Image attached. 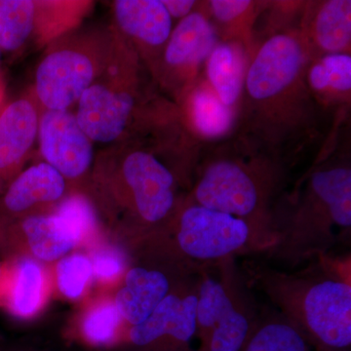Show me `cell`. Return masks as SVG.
<instances>
[{
  "instance_id": "1",
  "label": "cell",
  "mask_w": 351,
  "mask_h": 351,
  "mask_svg": "<svg viewBox=\"0 0 351 351\" xmlns=\"http://www.w3.org/2000/svg\"><path fill=\"white\" fill-rule=\"evenodd\" d=\"M311 54L300 29L276 32L252 49L239 137L287 163L315 138L320 107L307 86Z\"/></svg>"
},
{
  "instance_id": "2",
  "label": "cell",
  "mask_w": 351,
  "mask_h": 351,
  "mask_svg": "<svg viewBox=\"0 0 351 351\" xmlns=\"http://www.w3.org/2000/svg\"><path fill=\"white\" fill-rule=\"evenodd\" d=\"M241 271L249 287L262 291L314 351H350V258L328 254L295 272L247 262Z\"/></svg>"
},
{
  "instance_id": "3",
  "label": "cell",
  "mask_w": 351,
  "mask_h": 351,
  "mask_svg": "<svg viewBox=\"0 0 351 351\" xmlns=\"http://www.w3.org/2000/svg\"><path fill=\"white\" fill-rule=\"evenodd\" d=\"M232 145L198 163L186 199L243 219L269 251L276 242L274 214L287 178V163L243 138Z\"/></svg>"
},
{
  "instance_id": "4",
  "label": "cell",
  "mask_w": 351,
  "mask_h": 351,
  "mask_svg": "<svg viewBox=\"0 0 351 351\" xmlns=\"http://www.w3.org/2000/svg\"><path fill=\"white\" fill-rule=\"evenodd\" d=\"M351 228V168L332 164L313 170L286 214L274 217L276 245L269 258L295 267L328 255Z\"/></svg>"
},
{
  "instance_id": "5",
  "label": "cell",
  "mask_w": 351,
  "mask_h": 351,
  "mask_svg": "<svg viewBox=\"0 0 351 351\" xmlns=\"http://www.w3.org/2000/svg\"><path fill=\"white\" fill-rule=\"evenodd\" d=\"M141 239L152 260L195 267L267 251L258 233L243 219L186 197L169 221L143 233Z\"/></svg>"
},
{
  "instance_id": "6",
  "label": "cell",
  "mask_w": 351,
  "mask_h": 351,
  "mask_svg": "<svg viewBox=\"0 0 351 351\" xmlns=\"http://www.w3.org/2000/svg\"><path fill=\"white\" fill-rule=\"evenodd\" d=\"M144 69L137 51L120 34L112 61L77 101L76 119L93 143L123 142L144 120L151 110Z\"/></svg>"
},
{
  "instance_id": "7",
  "label": "cell",
  "mask_w": 351,
  "mask_h": 351,
  "mask_svg": "<svg viewBox=\"0 0 351 351\" xmlns=\"http://www.w3.org/2000/svg\"><path fill=\"white\" fill-rule=\"evenodd\" d=\"M117 27L73 29L48 45L36 71L41 110H66L107 69L119 47Z\"/></svg>"
},
{
  "instance_id": "8",
  "label": "cell",
  "mask_w": 351,
  "mask_h": 351,
  "mask_svg": "<svg viewBox=\"0 0 351 351\" xmlns=\"http://www.w3.org/2000/svg\"><path fill=\"white\" fill-rule=\"evenodd\" d=\"M219 41L204 9L193 11L175 25L152 75L179 100L202 76L208 57Z\"/></svg>"
},
{
  "instance_id": "9",
  "label": "cell",
  "mask_w": 351,
  "mask_h": 351,
  "mask_svg": "<svg viewBox=\"0 0 351 351\" xmlns=\"http://www.w3.org/2000/svg\"><path fill=\"white\" fill-rule=\"evenodd\" d=\"M198 274L177 286L147 319L130 327L125 338L130 351H193Z\"/></svg>"
},
{
  "instance_id": "10",
  "label": "cell",
  "mask_w": 351,
  "mask_h": 351,
  "mask_svg": "<svg viewBox=\"0 0 351 351\" xmlns=\"http://www.w3.org/2000/svg\"><path fill=\"white\" fill-rule=\"evenodd\" d=\"M38 141L44 162L66 180L83 177L94 162V143L71 110H41Z\"/></svg>"
},
{
  "instance_id": "11",
  "label": "cell",
  "mask_w": 351,
  "mask_h": 351,
  "mask_svg": "<svg viewBox=\"0 0 351 351\" xmlns=\"http://www.w3.org/2000/svg\"><path fill=\"white\" fill-rule=\"evenodd\" d=\"M162 263L161 267H135L127 272L114 304L131 326L147 319L177 286L205 267Z\"/></svg>"
},
{
  "instance_id": "12",
  "label": "cell",
  "mask_w": 351,
  "mask_h": 351,
  "mask_svg": "<svg viewBox=\"0 0 351 351\" xmlns=\"http://www.w3.org/2000/svg\"><path fill=\"white\" fill-rule=\"evenodd\" d=\"M113 14L117 31L152 73L174 29L162 1L117 0L113 2Z\"/></svg>"
},
{
  "instance_id": "13",
  "label": "cell",
  "mask_w": 351,
  "mask_h": 351,
  "mask_svg": "<svg viewBox=\"0 0 351 351\" xmlns=\"http://www.w3.org/2000/svg\"><path fill=\"white\" fill-rule=\"evenodd\" d=\"M41 107L34 92L0 110V195L23 171L38 141Z\"/></svg>"
},
{
  "instance_id": "14",
  "label": "cell",
  "mask_w": 351,
  "mask_h": 351,
  "mask_svg": "<svg viewBox=\"0 0 351 351\" xmlns=\"http://www.w3.org/2000/svg\"><path fill=\"white\" fill-rule=\"evenodd\" d=\"M177 101L182 126L197 143L219 142L237 131L239 113L221 103L203 75Z\"/></svg>"
},
{
  "instance_id": "15",
  "label": "cell",
  "mask_w": 351,
  "mask_h": 351,
  "mask_svg": "<svg viewBox=\"0 0 351 351\" xmlns=\"http://www.w3.org/2000/svg\"><path fill=\"white\" fill-rule=\"evenodd\" d=\"M300 32L311 58L350 53V0L307 4Z\"/></svg>"
},
{
  "instance_id": "16",
  "label": "cell",
  "mask_w": 351,
  "mask_h": 351,
  "mask_svg": "<svg viewBox=\"0 0 351 351\" xmlns=\"http://www.w3.org/2000/svg\"><path fill=\"white\" fill-rule=\"evenodd\" d=\"M66 180L46 162L23 170L0 195V226L25 215L32 208L64 197Z\"/></svg>"
},
{
  "instance_id": "17",
  "label": "cell",
  "mask_w": 351,
  "mask_h": 351,
  "mask_svg": "<svg viewBox=\"0 0 351 351\" xmlns=\"http://www.w3.org/2000/svg\"><path fill=\"white\" fill-rule=\"evenodd\" d=\"M252 49L243 41L221 39L203 69V77L221 103L239 113Z\"/></svg>"
},
{
  "instance_id": "18",
  "label": "cell",
  "mask_w": 351,
  "mask_h": 351,
  "mask_svg": "<svg viewBox=\"0 0 351 351\" xmlns=\"http://www.w3.org/2000/svg\"><path fill=\"white\" fill-rule=\"evenodd\" d=\"M262 315L241 270L235 278L232 302L204 346L193 351H241Z\"/></svg>"
},
{
  "instance_id": "19",
  "label": "cell",
  "mask_w": 351,
  "mask_h": 351,
  "mask_svg": "<svg viewBox=\"0 0 351 351\" xmlns=\"http://www.w3.org/2000/svg\"><path fill=\"white\" fill-rule=\"evenodd\" d=\"M306 78L309 91L320 108H331L350 104V53L311 58Z\"/></svg>"
},
{
  "instance_id": "20",
  "label": "cell",
  "mask_w": 351,
  "mask_h": 351,
  "mask_svg": "<svg viewBox=\"0 0 351 351\" xmlns=\"http://www.w3.org/2000/svg\"><path fill=\"white\" fill-rule=\"evenodd\" d=\"M21 230L34 257L44 262L61 260L77 240L56 215H34L23 218Z\"/></svg>"
},
{
  "instance_id": "21",
  "label": "cell",
  "mask_w": 351,
  "mask_h": 351,
  "mask_svg": "<svg viewBox=\"0 0 351 351\" xmlns=\"http://www.w3.org/2000/svg\"><path fill=\"white\" fill-rule=\"evenodd\" d=\"M91 2L36 1V25L32 40L41 46L77 29Z\"/></svg>"
},
{
  "instance_id": "22",
  "label": "cell",
  "mask_w": 351,
  "mask_h": 351,
  "mask_svg": "<svg viewBox=\"0 0 351 351\" xmlns=\"http://www.w3.org/2000/svg\"><path fill=\"white\" fill-rule=\"evenodd\" d=\"M36 0H0V53L19 52L36 32Z\"/></svg>"
},
{
  "instance_id": "23",
  "label": "cell",
  "mask_w": 351,
  "mask_h": 351,
  "mask_svg": "<svg viewBox=\"0 0 351 351\" xmlns=\"http://www.w3.org/2000/svg\"><path fill=\"white\" fill-rule=\"evenodd\" d=\"M241 351H314L278 311H262L255 331Z\"/></svg>"
},
{
  "instance_id": "24",
  "label": "cell",
  "mask_w": 351,
  "mask_h": 351,
  "mask_svg": "<svg viewBox=\"0 0 351 351\" xmlns=\"http://www.w3.org/2000/svg\"><path fill=\"white\" fill-rule=\"evenodd\" d=\"M203 6L206 8L205 13L213 23L217 32L223 29L219 34V40L223 36L221 40L237 39L251 46L247 31L250 27L248 25L254 22L255 13L258 12L256 2L250 0H212Z\"/></svg>"
},
{
  "instance_id": "25",
  "label": "cell",
  "mask_w": 351,
  "mask_h": 351,
  "mask_svg": "<svg viewBox=\"0 0 351 351\" xmlns=\"http://www.w3.org/2000/svg\"><path fill=\"white\" fill-rule=\"evenodd\" d=\"M44 276L40 265L32 258L18 263L10 295L11 311L20 317L34 315L43 301Z\"/></svg>"
},
{
  "instance_id": "26",
  "label": "cell",
  "mask_w": 351,
  "mask_h": 351,
  "mask_svg": "<svg viewBox=\"0 0 351 351\" xmlns=\"http://www.w3.org/2000/svg\"><path fill=\"white\" fill-rule=\"evenodd\" d=\"M121 316L114 304L106 302L88 313L83 321V338L94 346H107L119 338Z\"/></svg>"
},
{
  "instance_id": "27",
  "label": "cell",
  "mask_w": 351,
  "mask_h": 351,
  "mask_svg": "<svg viewBox=\"0 0 351 351\" xmlns=\"http://www.w3.org/2000/svg\"><path fill=\"white\" fill-rule=\"evenodd\" d=\"M58 287L69 299H77L93 276L91 260L83 254L64 256L56 269Z\"/></svg>"
},
{
  "instance_id": "28",
  "label": "cell",
  "mask_w": 351,
  "mask_h": 351,
  "mask_svg": "<svg viewBox=\"0 0 351 351\" xmlns=\"http://www.w3.org/2000/svg\"><path fill=\"white\" fill-rule=\"evenodd\" d=\"M63 221L78 243L96 228V213L90 201L82 195L64 198L54 213Z\"/></svg>"
},
{
  "instance_id": "29",
  "label": "cell",
  "mask_w": 351,
  "mask_h": 351,
  "mask_svg": "<svg viewBox=\"0 0 351 351\" xmlns=\"http://www.w3.org/2000/svg\"><path fill=\"white\" fill-rule=\"evenodd\" d=\"M93 274L101 280H112L121 274L124 261L119 251L103 249L95 254L91 260Z\"/></svg>"
},
{
  "instance_id": "30",
  "label": "cell",
  "mask_w": 351,
  "mask_h": 351,
  "mask_svg": "<svg viewBox=\"0 0 351 351\" xmlns=\"http://www.w3.org/2000/svg\"><path fill=\"white\" fill-rule=\"evenodd\" d=\"M173 20H182L197 10L199 2L193 0H161Z\"/></svg>"
},
{
  "instance_id": "31",
  "label": "cell",
  "mask_w": 351,
  "mask_h": 351,
  "mask_svg": "<svg viewBox=\"0 0 351 351\" xmlns=\"http://www.w3.org/2000/svg\"><path fill=\"white\" fill-rule=\"evenodd\" d=\"M4 98H5V82H4L3 76L0 71V110L3 106Z\"/></svg>"
},
{
  "instance_id": "32",
  "label": "cell",
  "mask_w": 351,
  "mask_h": 351,
  "mask_svg": "<svg viewBox=\"0 0 351 351\" xmlns=\"http://www.w3.org/2000/svg\"><path fill=\"white\" fill-rule=\"evenodd\" d=\"M0 274H1V269H0Z\"/></svg>"
},
{
  "instance_id": "33",
  "label": "cell",
  "mask_w": 351,
  "mask_h": 351,
  "mask_svg": "<svg viewBox=\"0 0 351 351\" xmlns=\"http://www.w3.org/2000/svg\"><path fill=\"white\" fill-rule=\"evenodd\" d=\"M0 54H1V53H0Z\"/></svg>"
}]
</instances>
